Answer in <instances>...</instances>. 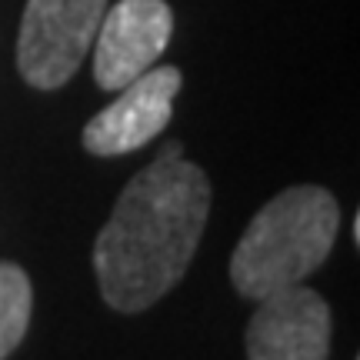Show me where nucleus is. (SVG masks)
<instances>
[{"label":"nucleus","instance_id":"f03ea898","mask_svg":"<svg viewBox=\"0 0 360 360\" xmlns=\"http://www.w3.org/2000/svg\"><path fill=\"white\" fill-rule=\"evenodd\" d=\"M340 207L334 193L300 184L260 207L233 247L231 281L240 297L264 300L310 277L334 250Z\"/></svg>","mask_w":360,"mask_h":360},{"label":"nucleus","instance_id":"423d86ee","mask_svg":"<svg viewBox=\"0 0 360 360\" xmlns=\"http://www.w3.org/2000/svg\"><path fill=\"white\" fill-rule=\"evenodd\" d=\"M247 323V360H327L330 307L310 287H287L257 300Z\"/></svg>","mask_w":360,"mask_h":360},{"label":"nucleus","instance_id":"7ed1b4c3","mask_svg":"<svg viewBox=\"0 0 360 360\" xmlns=\"http://www.w3.org/2000/svg\"><path fill=\"white\" fill-rule=\"evenodd\" d=\"M107 0H27L17 67L30 87H64L94 47Z\"/></svg>","mask_w":360,"mask_h":360},{"label":"nucleus","instance_id":"20e7f679","mask_svg":"<svg viewBox=\"0 0 360 360\" xmlns=\"http://www.w3.org/2000/svg\"><path fill=\"white\" fill-rule=\"evenodd\" d=\"M174 34V11L164 0H117L94 37V80L103 90L127 87L160 60Z\"/></svg>","mask_w":360,"mask_h":360},{"label":"nucleus","instance_id":"f257e3e1","mask_svg":"<svg viewBox=\"0 0 360 360\" xmlns=\"http://www.w3.org/2000/svg\"><path fill=\"white\" fill-rule=\"evenodd\" d=\"M210 180L184 160L180 143L134 174L94 244L101 297L120 314H141L177 287L204 237Z\"/></svg>","mask_w":360,"mask_h":360},{"label":"nucleus","instance_id":"0eeeda50","mask_svg":"<svg viewBox=\"0 0 360 360\" xmlns=\"http://www.w3.org/2000/svg\"><path fill=\"white\" fill-rule=\"evenodd\" d=\"M30 277L17 264H0V360L11 357L30 323Z\"/></svg>","mask_w":360,"mask_h":360},{"label":"nucleus","instance_id":"39448f33","mask_svg":"<svg viewBox=\"0 0 360 360\" xmlns=\"http://www.w3.org/2000/svg\"><path fill=\"white\" fill-rule=\"evenodd\" d=\"M180 80V70L170 64L143 70L127 87H120L114 103L90 117V124L84 127V147L97 157H120L150 143L170 124Z\"/></svg>","mask_w":360,"mask_h":360}]
</instances>
